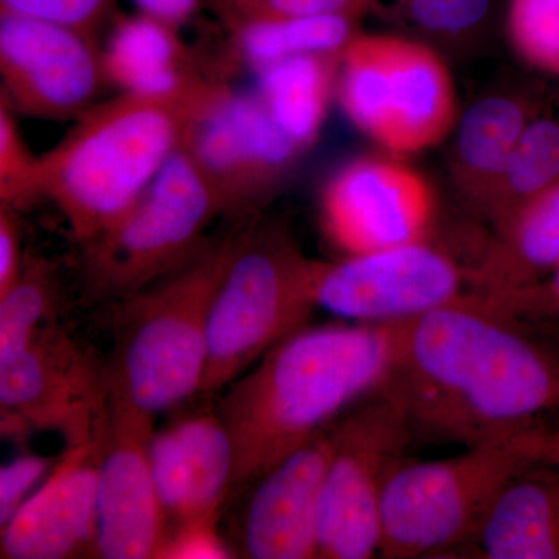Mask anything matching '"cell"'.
Instances as JSON below:
<instances>
[{"mask_svg":"<svg viewBox=\"0 0 559 559\" xmlns=\"http://www.w3.org/2000/svg\"><path fill=\"white\" fill-rule=\"evenodd\" d=\"M530 323L477 294L399 323L389 384L417 439L468 448L557 426L559 348Z\"/></svg>","mask_w":559,"mask_h":559,"instance_id":"obj_1","label":"cell"},{"mask_svg":"<svg viewBox=\"0 0 559 559\" xmlns=\"http://www.w3.org/2000/svg\"><path fill=\"white\" fill-rule=\"evenodd\" d=\"M399 323L301 326L224 390L216 411L235 447L234 491L384 388Z\"/></svg>","mask_w":559,"mask_h":559,"instance_id":"obj_2","label":"cell"},{"mask_svg":"<svg viewBox=\"0 0 559 559\" xmlns=\"http://www.w3.org/2000/svg\"><path fill=\"white\" fill-rule=\"evenodd\" d=\"M119 95L92 106L39 157L36 200L64 216L80 246L109 229L143 197L182 145L201 95Z\"/></svg>","mask_w":559,"mask_h":559,"instance_id":"obj_3","label":"cell"},{"mask_svg":"<svg viewBox=\"0 0 559 559\" xmlns=\"http://www.w3.org/2000/svg\"><path fill=\"white\" fill-rule=\"evenodd\" d=\"M237 230L210 237L190 260L112 308L110 392L156 417L200 393L213 300Z\"/></svg>","mask_w":559,"mask_h":559,"instance_id":"obj_4","label":"cell"},{"mask_svg":"<svg viewBox=\"0 0 559 559\" xmlns=\"http://www.w3.org/2000/svg\"><path fill=\"white\" fill-rule=\"evenodd\" d=\"M318 261L277 224L237 230L229 266L213 300L200 393L213 400L272 347L301 329L316 308Z\"/></svg>","mask_w":559,"mask_h":559,"instance_id":"obj_5","label":"cell"},{"mask_svg":"<svg viewBox=\"0 0 559 559\" xmlns=\"http://www.w3.org/2000/svg\"><path fill=\"white\" fill-rule=\"evenodd\" d=\"M546 429L465 448L452 457L407 459L381 503L380 557H443L466 550L500 489L539 457Z\"/></svg>","mask_w":559,"mask_h":559,"instance_id":"obj_6","label":"cell"},{"mask_svg":"<svg viewBox=\"0 0 559 559\" xmlns=\"http://www.w3.org/2000/svg\"><path fill=\"white\" fill-rule=\"evenodd\" d=\"M223 215L215 191L179 148L117 223L81 246L84 297L110 305L153 285L190 260Z\"/></svg>","mask_w":559,"mask_h":559,"instance_id":"obj_7","label":"cell"},{"mask_svg":"<svg viewBox=\"0 0 559 559\" xmlns=\"http://www.w3.org/2000/svg\"><path fill=\"white\" fill-rule=\"evenodd\" d=\"M414 440L409 412L389 382L337 419L320 499L318 558L380 555L382 498Z\"/></svg>","mask_w":559,"mask_h":559,"instance_id":"obj_8","label":"cell"},{"mask_svg":"<svg viewBox=\"0 0 559 559\" xmlns=\"http://www.w3.org/2000/svg\"><path fill=\"white\" fill-rule=\"evenodd\" d=\"M336 91L348 119L393 153L428 148L454 121L450 73L414 40L355 36L342 50Z\"/></svg>","mask_w":559,"mask_h":559,"instance_id":"obj_9","label":"cell"},{"mask_svg":"<svg viewBox=\"0 0 559 559\" xmlns=\"http://www.w3.org/2000/svg\"><path fill=\"white\" fill-rule=\"evenodd\" d=\"M223 205L245 219L270 198L304 153L285 134L255 92L213 80L183 132L182 145Z\"/></svg>","mask_w":559,"mask_h":559,"instance_id":"obj_10","label":"cell"},{"mask_svg":"<svg viewBox=\"0 0 559 559\" xmlns=\"http://www.w3.org/2000/svg\"><path fill=\"white\" fill-rule=\"evenodd\" d=\"M108 364L60 323L0 360L2 432L51 430L66 447L95 436L108 412Z\"/></svg>","mask_w":559,"mask_h":559,"instance_id":"obj_11","label":"cell"},{"mask_svg":"<svg viewBox=\"0 0 559 559\" xmlns=\"http://www.w3.org/2000/svg\"><path fill=\"white\" fill-rule=\"evenodd\" d=\"M473 294L469 271L428 241L318 261L316 308L356 323H401Z\"/></svg>","mask_w":559,"mask_h":559,"instance_id":"obj_12","label":"cell"},{"mask_svg":"<svg viewBox=\"0 0 559 559\" xmlns=\"http://www.w3.org/2000/svg\"><path fill=\"white\" fill-rule=\"evenodd\" d=\"M0 102L17 116L76 120L108 84L98 36L0 13Z\"/></svg>","mask_w":559,"mask_h":559,"instance_id":"obj_13","label":"cell"},{"mask_svg":"<svg viewBox=\"0 0 559 559\" xmlns=\"http://www.w3.org/2000/svg\"><path fill=\"white\" fill-rule=\"evenodd\" d=\"M436 202L428 182L399 162L358 159L323 190V234L344 257L428 241Z\"/></svg>","mask_w":559,"mask_h":559,"instance_id":"obj_14","label":"cell"},{"mask_svg":"<svg viewBox=\"0 0 559 559\" xmlns=\"http://www.w3.org/2000/svg\"><path fill=\"white\" fill-rule=\"evenodd\" d=\"M154 418L109 390L98 471L97 557L159 558L164 549L167 522L150 462Z\"/></svg>","mask_w":559,"mask_h":559,"instance_id":"obj_15","label":"cell"},{"mask_svg":"<svg viewBox=\"0 0 559 559\" xmlns=\"http://www.w3.org/2000/svg\"><path fill=\"white\" fill-rule=\"evenodd\" d=\"M106 417L90 440L66 447L47 479L2 527L0 557L64 559L86 551L95 555Z\"/></svg>","mask_w":559,"mask_h":559,"instance_id":"obj_16","label":"cell"},{"mask_svg":"<svg viewBox=\"0 0 559 559\" xmlns=\"http://www.w3.org/2000/svg\"><path fill=\"white\" fill-rule=\"evenodd\" d=\"M150 462L167 538L191 525L218 524L234 492L235 447L216 407H207L154 430Z\"/></svg>","mask_w":559,"mask_h":559,"instance_id":"obj_17","label":"cell"},{"mask_svg":"<svg viewBox=\"0 0 559 559\" xmlns=\"http://www.w3.org/2000/svg\"><path fill=\"white\" fill-rule=\"evenodd\" d=\"M334 425L253 481L242 525L245 557L318 558L320 499L334 447Z\"/></svg>","mask_w":559,"mask_h":559,"instance_id":"obj_18","label":"cell"},{"mask_svg":"<svg viewBox=\"0 0 559 559\" xmlns=\"http://www.w3.org/2000/svg\"><path fill=\"white\" fill-rule=\"evenodd\" d=\"M468 547L479 558L559 559V466L540 457L522 466Z\"/></svg>","mask_w":559,"mask_h":559,"instance_id":"obj_19","label":"cell"},{"mask_svg":"<svg viewBox=\"0 0 559 559\" xmlns=\"http://www.w3.org/2000/svg\"><path fill=\"white\" fill-rule=\"evenodd\" d=\"M102 53L109 86L127 94L170 97L212 80L202 75L180 28L140 11L114 17Z\"/></svg>","mask_w":559,"mask_h":559,"instance_id":"obj_20","label":"cell"},{"mask_svg":"<svg viewBox=\"0 0 559 559\" xmlns=\"http://www.w3.org/2000/svg\"><path fill=\"white\" fill-rule=\"evenodd\" d=\"M485 259L469 270L471 290L489 300L532 288L559 267V182L498 223Z\"/></svg>","mask_w":559,"mask_h":559,"instance_id":"obj_21","label":"cell"},{"mask_svg":"<svg viewBox=\"0 0 559 559\" xmlns=\"http://www.w3.org/2000/svg\"><path fill=\"white\" fill-rule=\"evenodd\" d=\"M341 53L289 58L257 72L253 92L280 130L300 150L318 139L337 86Z\"/></svg>","mask_w":559,"mask_h":559,"instance_id":"obj_22","label":"cell"},{"mask_svg":"<svg viewBox=\"0 0 559 559\" xmlns=\"http://www.w3.org/2000/svg\"><path fill=\"white\" fill-rule=\"evenodd\" d=\"M355 16L319 13L227 25L229 57L235 64L261 69L305 55H337L353 36Z\"/></svg>","mask_w":559,"mask_h":559,"instance_id":"obj_23","label":"cell"},{"mask_svg":"<svg viewBox=\"0 0 559 559\" xmlns=\"http://www.w3.org/2000/svg\"><path fill=\"white\" fill-rule=\"evenodd\" d=\"M559 182V120L528 121L498 179L481 197L491 218L500 223L520 205Z\"/></svg>","mask_w":559,"mask_h":559,"instance_id":"obj_24","label":"cell"},{"mask_svg":"<svg viewBox=\"0 0 559 559\" xmlns=\"http://www.w3.org/2000/svg\"><path fill=\"white\" fill-rule=\"evenodd\" d=\"M62 301L60 267L46 257L25 253L13 285L0 296V360L13 358L51 323Z\"/></svg>","mask_w":559,"mask_h":559,"instance_id":"obj_25","label":"cell"},{"mask_svg":"<svg viewBox=\"0 0 559 559\" xmlns=\"http://www.w3.org/2000/svg\"><path fill=\"white\" fill-rule=\"evenodd\" d=\"M527 123L524 108L511 98L489 97L474 103L459 124L457 153L463 167L471 175L492 179L489 189Z\"/></svg>","mask_w":559,"mask_h":559,"instance_id":"obj_26","label":"cell"},{"mask_svg":"<svg viewBox=\"0 0 559 559\" xmlns=\"http://www.w3.org/2000/svg\"><path fill=\"white\" fill-rule=\"evenodd\" d=\"M509 22L522 57L559 73V0H511Z\"/></svg>","mask_w":559,"mask_h":559,"instance_id":"obj_27","label":"cell"},{"mask_svg":"<svg viewBox=\"0 0 559 559\" xmlns=\"http://www.w3.org/2000/svg\"><path fill=\"white\" fill-rule=\"evenodd\" d=\"M16 117L0 102V205L20 210L36 200L40 156L28 148Z\"/></svg>","mask_w":559,"mask_h":559,"instance_id":"obj_28","label":"cell"},{"mask_svg":"<svg viewBox=\"0 0 559 559\" xmlns=\"http://www.w3.org/2000/svg\"><path fill=\"white\" fill-rule=\"evenodd\" d=\"M0 13L69 25L98 36L117 16V0H0Z\"/></svg>","mask_w":559,"mask_h":559,"instance_id":"obj_29","label":"cell"},{"mask_svg":"<svg viewBox=\"0 0 559 559\" xmlns=\"http://www.w3.org/2000/svg\"><path fill=\"white\" fill-rule=\"evenodd\" d=\"M489 0H393V10L418 27L437 33H460L487 16Z\"/></svg>","mask_w":559,"mask_h":559,"instance_id":"obj_30","label":"cell"},{"mask_svg":"<svg viewBox=\"0 0 559 559\" xmlns=\"http://www.w3.org/2000/svg\"><path fill=\"white\" fill-rule=\"evenodd\" d=\"M60 459V457H58ZM58 459L20 455L0 469V527H5L28 498L47 479Z\"/></svg>","mask_w":559,"mask_h":559,"instance_id":"obj_31","label":"cell"},{"mask_svg":"<svg viewBox=\"0 0 559 559\" xmlns=\"http://www.w3.org/2000/svg\"><path fill=\"white\" fill-rule=\"evenodd\" d=\"M489 301L527 322H538V320L559 322V267L532 288L511 294L503 299Z\"/></svg>","mask_w":559,"mask_h":559,"instance_id":"obj_32","label":"cell"},{"mask_svg":"<svg viewBox=\"0 0 559 559\" xmlns=\"http://www.w3.org/2000/svg\"><path fill=\"white\" fill-rule=\"evenodd\" d=\"M218 524L191 525L168 535L159 558H229L230 550L218 535Z\"/></svg>","mask_w":559,"mask_h":559,"instance_id":"obj_33","label":"cell"},{"mask_svg":"<svg viewBox=\"0 0 559 559\" xmlns=\"http://www.w3.org/2000/svg\"><path fill=\"white\" fill-rule=\"evenodd\" d=\"M24 259L20 210L0 205V296L13 285Z\"/></svg>","mask_w":559,"mask_h":559,"instance_id":"obj_34","label":"cell"},{"mask_svg":"<svg viewBox=\"0 0 559 559\" xmlns=\"http://www.w3.org/2000/svg\"><path fill=\"white\" fill-rule=\"evenodd\" d=\"M140 13L182 28L198 16L202 0H132Z\"/></svg>","mask_w":559,"mask_h":559,"instance_id":"obj_35","label":"cell"},{"mask_svg":"<svg viewBox=\"0 0 559 559\" xmlns=\"http://www.w3.org/2000/svg\"><path fill=\"white\" fill-rule=\"evenodd\" d=\"M329 13L349 14L358 16L360 11L370 5V0H318Z\"/></svg>","mask_w":559,"mask_h":559,"instance_id":"obj_36","label":"cell"},{"mask_svg":"<svg viewBox=\"0 0 559 559\" xmlns=\"http://www.w3.org/2000/svg\"><path fill=\"white\" fill-rule=\"evenodd\" d=\"M539 457L559 466V426H554L544 432Z\"/></svg>","mask_w":559,"mask_h":559,"instance_id":"obj_37","label":"cell"}]
</instances>
